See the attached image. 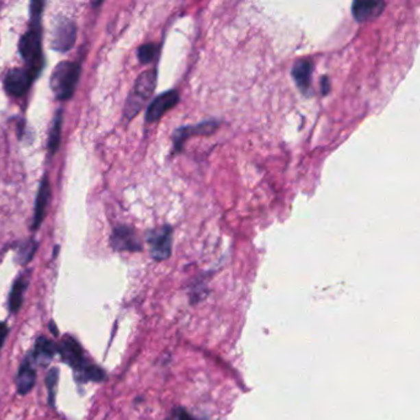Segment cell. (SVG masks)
Listing matches in <instances>:
<instances>
[{"label":"cell","mask_w":420,"mask_h":420,"mask_svg":"<svg viewBox=\"0 0 420 420\" xmlns=\"http://www.w3.org/2000/svg\"><path fill=\"white\" fill-rule=\"evenodd\" d=\"M79 77V63L66 61L57 64L49 82V86L55 98L63 101L72 98L75 88L78 86Z\"/></svg>","instance_id":"obj_2"},{"label":"cell","mask_w":420,"mask_h":420,"mask_svg":"<svg viewBox=\"0 0 420 420\" xmlns=\"http://www.w3.org/2000/svg\"><path fill=\"white\" fill-rule=\"evenodd\" d=\"M157 86V71L151 69L140 74L134 83L132 92L128 95L127 101L125 105V116L128 120L134 119V116L143 109L147 101L151 99Z\"/></svg>","instance_id":"obj_3"},{"label":"cell","mask_w":420,"mask_h":420,"mask_svg":"<svg viewBox=\"0 0 420 420\" xmlns=\"http://www.w3.org/2000/svg\"><path fill=\"white\" fill-rule=\"evenodd\" d=\"M57 353L61 355L63 362L73 367L74 371L79 370L80 367L86 364L83 349L79 343L72 336H66L61 341V344L57 347Z\"/></svg>","instance_id":"obj_10"},{"label":"cell","mask_w":420,"mask_h":420,"mask_svg":"<svg viewBox=\"0 0 420 420\" xmlns=\"http://www.w3.org/2000/svg\"><path fill=\"white\" fill-rule=\"evenodd\" d=\"M312 74H313V62L311 60L301 58L293 63L291 75L299 92H304L305 95H310L311 92Z\"/></svg>","instance_id":"obj_12"},{"label":"cell","mask_w":420,"mask_h":420,"mask_svg":"<svg viewBox=\"0 0 420 420\" xmlns=\"http://www.w3.org/2000/svg\"><path fill=\"white\" fill-rule=\"evenodd\" d=\"M386 3L381 0H355L351 6L353 16L358 23H366L380 16Z\"/></svg>","instance_id":"obj_11"},{"label":"cell","mask_w":420,"mask_h":420,"mask_svg":"<svg viewBox=\"0 0 420 420\" xmlns=\"http://www.w3.org/2000/svg\"><path fill=\"white\" fill-rule=\"evenodd\" d=\"M158 52L159 47L156 43H146V45H142L138 49L137 55L142 64H148L158 55Z\"/></svg>","instance_id":"obj_20"},{"label":"cell","mask_w":420,"mask_h":420,"mask_svg":"<svg viewBox=\"0 0 420 420\" xmlns=\"http://www.w3.org/2000/svg\"><path fill=\"white\" fill-rule=\"evenodd\" d=\"M75 378L80 382H88V381H94V382H100L104 381L106 378L103 369H100L98 366L90 365V364H84L80 367L79 370L75 371Z\"/></svg>","instance_id":"obj_17"},{"label":"cell","mask_w":420,"mask_h":420,"mask_svg":"<svg viewBox=\"0 0 420 420\" xmlns=\"http://www.w3.org/2000/svg\"><path fill=\"white\" fill-rule=\"evenodd\" d=\"M110 244L117 251H140L142 250L140 238L132 227L119 225L112 231Z\"/></svg>","instance_id":"obj_7"},{"label":"cell","mask_w":420,"mask_h":420,"mask_svg":"<svg viewBox=\"0 0 420 420\" xmlns=\"http://www.w3.org/2000/svg\"><path fill=\"white\" fill-rule=\"evenodd\" d=\"M62 123H63V111L58 110L49 129V151L51 154H55L58 151V147L61 143Z\"/></svg>","instance_id":"obj_18"},{"label":"cell","mask_w":420,"mask_h":420,"mask_svg":"<svg viewBox=\"0 0 420 420\" xmlns=\"http://www.w3.org/2000/svg\"><path fill=\"white\" fill-rule=\"evenodd\" d=\"M34 78L27 69L14 68L10 69L4 79L5 92L14 98H21L29 92Z\"/></svg>","instance_id":"obj_6"},{"label":"cell","mask_w":420,"mask_h":420,"mask_svg":"<svg viewBox=\"0 0 420 420\" xmlns=\"http://www.w3.org/2000/svg\"><path fill=\"white\" fill-rule=\"evenodd\" d=\"M179 99L180 98H179V92L177 90H169V92L158 95L147 109L146 121H158L159 119L166 114L169 110L177 106Z\"/></svg>","instance_id":"obj_9"},{"label":"cell","mask_w":420,"mask_h":420,"mask_svg":"<svg viewBox=\"0 0 420 420\" xmlns=\"http://www.w3.org/2000/svg\"><path fill=\"white\" fill-rule=\"evenodd\" d=\"M37 249V243L35 240H27L24 242L18 248V253H16V258H18V262L20 264H27L32 259V256L35 254V251Z\"/></svg>","instance_id":"obj_19"},{"label":"cell","mask_w":420,"mask_h":420,"mask_svg":"<svg viewBox=\"0 0 420 420\" xmlns=\"http://www.w3.org/2000/svg\"><path fill=\"white\" fill-rule=\"evenodd\" d=\"M49 329H51V332H52L53 334L58 335V332H57V327H55V323H49Z\"/></svg>","instance_id":"obj_24"},{"label":"cell","mask_w":420,"mask_h":420,"mask_svg":"<svg viewBox=\"0 0 420 420\" xmlns=\"http://www.w3.org/2000/svg\"><path fill=\"white\" fill-rule=\"evenodd\" d=\"M147 242L149 244V251L154 260L162 262L168 259L173 247V228L171 225H163L147 232Z\"/></svg>","instance_id":"obj_5"},{"label":"cell","mask_w":420,"mask_h":420,"mask_svg":"<svg viewBox=\"0 0 420 420\" xmlns=\"http://www.w3.org/2000/svg\"><path fill=\"white\" fill-rule=\"evenodd\" d=\"M321 90H322L323 95H327L330 92V82L327 75H324L321 80Z\"/></svg>","instance_id":"obj_23"},{"label":"cell","mask_w":420,"mask_h":420,"mask_svg":"<svg viewBox=\"0 0 420 420\" xmlns=\"http://www.w3.org/2000/svg\"><path fill=\"white\" fill-rule=\"evenodd\" d=\"M58 378H60V371L55 367L49 372V375L46 378V386H47V391H49V406L55 404V388H57V384H58Z\"/></svg>","instance_id":"obj_21"},{"label":"cell","mask_w":420,"mask_h":420,"mask_svg":"<svg viewBox=\"0 0 420 420\" xmlns=\"http://www.w3.org/2000/svg\"><path fill=\"white\" fill-rule=\"evenodd\" d=\"M34 359L32 356H29L24 360L23 365L20 366V370H18V392L20 395H27L35 386L36 382V371L32 366Z\"/></svg>","instance_id":"obj_14"},{"label":"cell","mask_w":420,"mask_h":420,"mask_svg":"<svg viewBox=\"0 0 420 420\" xmlns=\"http://www.w3.org/2000/svg\"><path fill=\"white\" fill-rule=\"evenodd\" d=\"M30 29L20 38L18 49L23 55L27 71L30 72L34 79H36L41 73L43 67L42 58V30H41V16H42V1L31 3Z\"/></svg>","instance_id":"obj_1"},{"label":"cell","mask_w":420,"mask_h":420,"mask_svg":"<svg viewBox=\"0 0 420 420\" xmlns=\"http://www.w3.org/2000/svg\"><path fill=\"white\" fill-rule=\"evenodd\" d=\"M55 354H57V345L55 343L49 341L46 336H40L37 338L35 350L31 356L34 361H38L45 365L52 360Z\"/></svg>","instance_id":"obj_15"},{"label":"cell","mask_w":420,"mask_h":420,"mask_svg":"<svg viewBox=\"0 0 420 420\" xmlns=\"http://www.w3.org/2000/svg\"><path fill=\"white\" fill-rule=\"evenodd\" d=\"M77 40V25L73 20L58 16L53 21L51 31V47L57 52L66 53Z\"/></svg>","instance_id":"obj_4"},{"label":"cell","mask_w":420,"mask_h":420,"mask_svg":"<svg viewBox=\"0 0 420 420\" xmlns=\"http://www.w3.org/2000/svg\"><path fill=\"white\" fill-rule=\"evenodd\" d=\"M27 287V281L24 276H20L18 280L14 282L9 296V310L12 313H16L23 305L25 290Z\"/></svg>","instance_id":"obj_16"},{"label":"cell","mask_w":420,"mask_h":420,"mask_svg":"<svg viewBox=\"0 0 420 420\" xmlns=\"http://www.w3.org/2000/svg\"><path fill=\"white\" fill-rule=\"evenodd\" d=\"M219 126V122L210 120V121L200 122L197 125L177 128V131L173 134V142H174L175 151L177 152L182 151V147L185 143V140L191 136H208L214 132Z\"/></svg>","instance_id":"obj_8"},{"label":"cell","mask_w":420,"mask_h":420,"mask_svg":"<svg viewBox=\"0 0 420 420\" xmlns=\"http://www.w3.org/2000/svg\"><path fill=\"white\" fill-rule=\"evenodd\" d=\"M49 197H51V185H49L47 175H45L42 182L40 184V189L37 193L36 201H35V211H34V221H32L34 231H36L45 219Z\"/></svg>","instance_id":"obj_13"},{"label":"cell","mask_w":420,"mask_h":420,"mask_svg":"<svg viewBox=\"0 0 420 420\" xmlns=\"http://www.w3.org/2000/svg\"><path fill=\"white\" fill-rule=\"evenodd\" d=\"M8 333H9L8 325H6L5 323L0 322V347H3Z\"/></svg>","instance_id":"obj_22"}]
</instances>
